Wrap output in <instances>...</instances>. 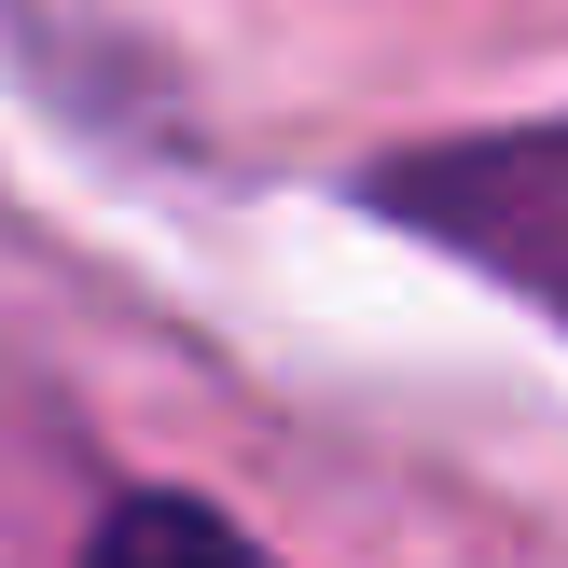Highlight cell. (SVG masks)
Instances as JSON below:
<instances>
[{"label": "cell", "instance_id": "cell-1", "mask_svg": "<svg viewBox=\"0 0 568 568\" xmlns=\"http://www.w3.org/2000/svg\"><path fill=\"white\" fill-rule=\"evenodd\" d=\"M83 568H264L222 514H194V499H125V514L83 541Z\"/></svg>", "mask_w": 568, "mask_h": 568}]
</instances>
